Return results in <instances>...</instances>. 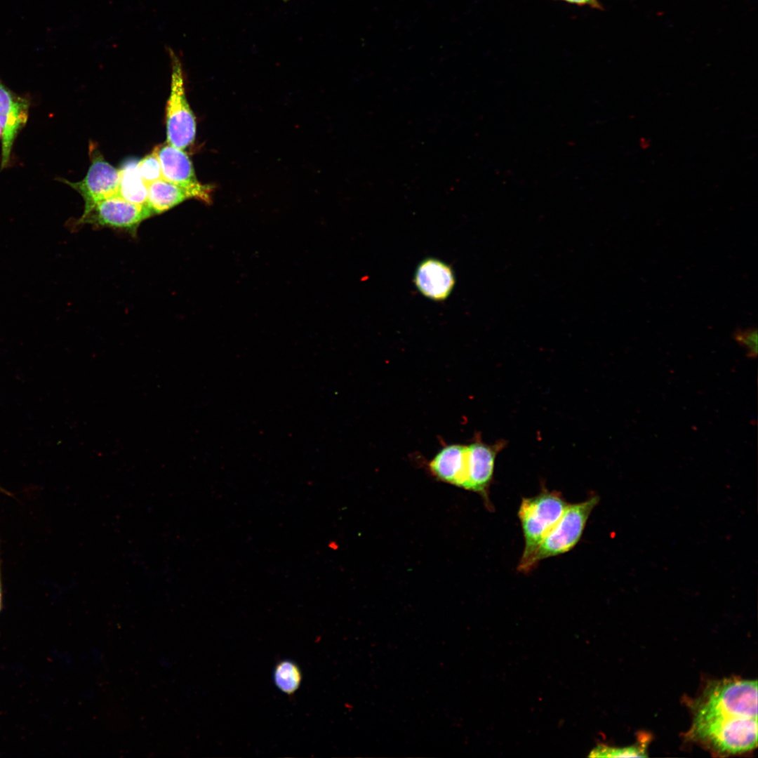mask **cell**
<instances>
[{
	"label": "cell",
	"mask_w": 758,
	"mask_h": 758,
	"mask_svg": "<svg viewBox=\"0 0 758 758\" xmlns=\"http://www.w3.org/2000/svg\"><path fill=\"white\" fill-rule=\"evenodd\" d=\"M757 730V680L712 681L695 703L691 736L714 752L753 750Z\"/></svg>",
	"instance_id": "obj_1"
},
{
	"label": "cell",
	"mask_w": 758,
	"mask_h": 758,
	"mask_svg": "<svg viewBox=\"0 0 758 758\" xmlns=\"http://www.w3.org/2000/svg\"><path fill=\"white\" fill-rule=\"evenodd\" d=\"M567 505L560 493L545 489L536 496L521 500L518 517L523 531L524 548L517 566L519 571H522Z\"/></svg>",
	"instance_id": "obj_2"
},
{
	"label": "cell",
	"mask_w": 758,
	"mask_h": 758,
	"mask_svg": "<svg viewBox=\"0 0 758 758\" xmlns=\"http://www.w3.org/2000/svg\"><path fill=\"white\" fill-rule=\"evenodd\" d=\"M599 501V497L593 495L585 501L568 504L521 572H529L540 561L572 550L580 540L587 520Z\"/></svg>",
	"instance_id": "obj_3"
},
{
	"label": "cell",
	"mask_w": 758,
	"mask_h": 758,
	"mask_svg": "<svg viewBox=\"0 0 758 758\" xmlns=\"http://www.w3.org/2000/svg\"><path fill=\"white\" fill-rule=\"evenodd\" d=\"M172 72L171 92L166 106L167 142L185 149L195 140V117L188 104L180 60L169 50Z\"/></svg>",
	"instance_id": "obj_4"
},
{
	"label": "cell",
	"mask_w": 758,
	"mask_h": 758,
	"mask_svg": "<svg viewBox=\"0 0 758 758\" xmlns=\"http://www.w3.org/2000/svg\"><path fill=\"white\" fill-rule=\"evenodd\" d=\"M152 215L147 205L133 204L113 196L98 202L88 212L68 224L72 230L84 225H91L95 227L126 230L135 235L140 223Z\"/></svg>",
	"instance_id": "obj_5"
},
{
	"label": "cell",
	"mask_w": 758,
	"mask_h": 758,
	"mask_svg": "<svg viewBox=\"0 0 758 758\" xmlns=\"http://www.w3.org/2000/svg\"><path fill=\"white\" fill-rule=\"evenodd\" d=\"M91 164L85 178L79 182H64L83 197L84 211L88 212L98 202L117 196L119 184V170L107 162L99 151L91 149Z\"/></svg>",
	"instance_id": "obj_6"
},
{
	"label": "cell",
	"mask_w": 758,
	"mask_h": 758,
	"mask_svg": "<svg viewBox=\"0 0 758 758\" xmlns=\"http://www.w3.org/2000/svg\"><path fill=\"white\" fill-rule=\"evenodd\" d=\"M162 170L163 178L190 192L193 199L209 203L212 187L201 184L197 178L192 163L187 154L168 142L155 147Z\"/></svg>",
	"instance_id": "obj_7"
},
{
	"label": "cell",
	"mask_w": 758,
	"mask_h": 758,
	"mask_svg": "<svg viewBox=\"0 0 758 758\" xmlns=\"http://www.w3.org/2000/svg\"><path fill=\"white\" fill-rule=\"evenodd\" d=\"M29 101L7 88L0 80V126L1 136V168L8 167L13 143L26 125Z\"/></svg>",
	"instance_id": "obj_8"
},
{
	"label": "cell",
	"mask_w": 758,
	"mask_h": 758,
	"mask_svg": "<svg viewBox=\"0 0 758 758\" xmlns=\"http://www.w3.org/2000/svg\"><path fill=\"white\" fill-rule=\"evenodd\" d=\"M499 448V446L479 441L467 446L466 477L463 488L480 494L488 505V489Z\"/></svg>",
	"instance_id": "obj_9"
},
{
	"label": "cell",
	"mask_w": 758,
	"mask_h": 758,
	"mask_svg": "<svg viewBox=\"0 0 758 758\" xmlns=\"http://www.w3.org/2000/svg\"><path fill=\"white\" fill-rule=\"evenodd\" d=\"M414 282L425 297L434 301H443L452 292L455 277L452 268L436 258H426L417 267Z\"/></svg>",
	"instance_id": "obj_10"
},
{
	"label": "cell",
	"mask_w": 758,
	"mask_h": 758,
	"mask_svg": "<svg viewBox=\"0 0 758 758\" xmlns=\"http://www.w3.org/2000/svg\"><path fill=\"white\" fill-rule=\"evenodd\" d=\"M467 446H444L429 462L432 475L445 483L463 488L466 477Z\"/></svg>",
	"instance_id": "obj_11"
},
{
	"label": "cell",
	"mask_w": 758,
	"mask_h": 758,
	"mask_svg": "<svg viewBox=\"0 0 758 758\" xmlns=\"http://www.w3.org/2000/svg\"><path fill=\"white\" fill-rule=\"evenodd\" d=\"M188 199H193L190 192L164 178L148 185L147 205L153 215L164 213Z\"/></svg>",
	"instance_id": "obj_12"
},
{
	"label": "cell",
	"mask_w": 758,
	"mask_h": 758,
	"mask_svg": "<svg viewBox=\"0 0 758 758\" xmlns=\"http://www.w3.org/2000/svg\"><path fill=\"white\" fill-rule=\"evenodd\" d=\"M148 185L139 171L138 161L130 159L119 170V184L117 196L133 204L147 205Z\"/></svg>",
	"instance_id": "obj_13"
},
{
	"label": "cell",
	"mask_w": 758,
	"mask_h": 758,
	"mask_svg": "<svg viewBox=\"0 0 758 758\" xmlns=\"http://www.w3.org/2000/svg\"><path fill=\"white\" fill-rule=\"evenodd\" d=\"M273 677L276 686L287 695L294 693L302 681V673L299 667L289 660H281L276 665Z\"/></svg>",
	"instance_id": "obj_14"
},
{
	"label": "cell",
	"mask_w": 758,
	"mask_h": 758,
	"mask_svg": "<svg viewBox=\"0 0 758 758\" xmlns=\"http://www.w3.org/2000/svg\"><path fill=\"white\" fill-rule=\"evenodd\" d=\"M590 756L596 757H647L646 741L622 748L601 745L594 748Z\"/></svg>",
	"instance_id": "obj_15"
},
{
	"label": "cell",
	"mask_w": 758,
	"mask_h": 758,
	"mask_svg": "<svg viewBox=\"0 0 758 758\" xmlns=\"http://www.w3.org/2000/svg\"><path fill=\"white\" fill-rule=\"evenodd\" d=\"M138 168L141 177L147 185L163 178L161 163L155 148L138 161Z\"/></svg>",
	"instance_id": "obj_16"
},
{
	"label": "cell",
	"mask_w": 758,
	"mask_h": 758,
	"mask_svg": "<svg viewBox=\"0 0 758 758\" xmlns=\"http://www.w3.org/2000/svg\"><path fill=\"white\" fill-rule=\"evenodd\" d=\"M733 340L746 351L748 358L755 359L757 356V329L756 327L736 328L733 333Z\"/></svg>",
	"instance_id": "obj_17"
},
{
	"label": "cell",
	"mask_w": 758,
	"mask_h": 758,
	"mask_svg": "<svg viewBox=\"0 0 758 758\" xmlns=\"http://www.w3.org/2000/svg\"><path fill=\"white\" fill-rule=\"evenodd\" d=\"M566 2L578 6H588L594 9H602V6L598 0H555Z\"/></svg>",
	"instance_id": "obj_18"
},
{
	"label": "cell",
	"mask_w": 758,
	"mask_h": 758,
	"mask_svg": "<svg viewBox=\"0 0 758 758\" xmlns=\"http://www.w3.org/2000/svg\"><path fill=\"white\" fill-rule=\"evenodd\" d=\"M1 555H0V612H1V609H2V603H3V588H2L1 566Z\"/></svg>",
	"instance_id": "obj_19"
},
{
	"label": "cell",
	"mask_w": 758,
	"mask_h": 758,
	"mask_svg": "<svg viewBox=\"0 0 758 758\" xmlns=\"http://www.w3.org/2000/svg\"><path fill=\"white\" fill-rule=\"evenodd\" d=\"M1 136H2V130H1V128L0 126V138H1Z\"/></svg>",
	"instance_id": "obj_20"
}]
</instances>
